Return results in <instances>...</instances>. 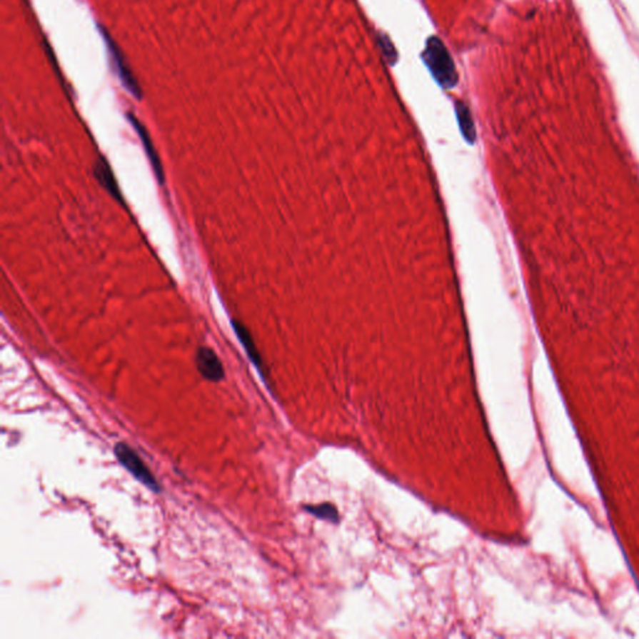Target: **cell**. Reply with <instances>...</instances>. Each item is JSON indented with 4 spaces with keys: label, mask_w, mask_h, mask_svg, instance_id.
<instances>
[{
    "label": "cell",
    "mask_w": 639,
    "mask_h": 639,
    "mask_svg": "<svg viewBox=\"0 0 639 639\" xmlns=\"http://www.w3.org/2000/svg\"><path fill=\"white\" fill-rule=\"evenodd\" d=\"M115 456L118 458V461L128 470V471L140 480L143 485H146L149 490L154 492H159V482L156 480L154 475L151 473L148 466L145 465L144 461L141 460V457L136 452L128 446L124 442H119L115 445L114 448Z\"/></svg>",
    "instance_id": "6da1fadb"
},
{
    "label": "cell",
    "mask_w": 639,
    "mask_h": 639,
    "mask_svg": "<svg viewBox=\"0 0 639 639\" xmlns=\"http://www.w3.org/2000/svg\"><path fill=\"white\" fill-rule=\"evenodd\" d=\"M101 33L104 35L105 43H106V46H108V49H109L110 56H111V59L114 61L115 69L118 71L120 80H121V83L124 85L125 89L128 90L129 93H131V95L135 96L136 99H140V98H141V89H140V85L138 84V81L135 79L134 75H133L131 70H130L129 66L126 64L124 55H123V53L118 49V46H116V44L113 41V39L110 38L109 35L105 33V30H101Z\"/></svg>",
    "instance_id": "7a4b0ae2"
},
{
    "label": "cell",
    "mask_w": 639,
    "mask_h": 639,
    "mask_svg": "<svg viewBox=\"0 0 639 639\" xmlns=\"http://www.w3.org/2000/svg\"><path fill=\"white\" fill-rule=\"evenodd\" d=\"M195 362L200 375L208 381H221L225 376L223 363L210 347H200L196 352Z\"/></svg>",
    "instance_id": "3957f363"
},
{
    "label": "cell",
    "mask_w": 639,
    "mask_h": 639,
    "mask_svg": "<svg viewBox=\"0 0 639 639\" xmlns=\"http://www.w3.org/2000/svg\"><path fill=\"white\" fill-rule=\"evenodd\" d=\"M128 118H129L130 123L133 124L134 129L136 130V133L139 134L140 139H141L143 144H144L145 151H146V154L149 156L150 163H151L153 170H154L155 175H156V178H158V181H159L160 183H163L165 173H163L161 160H160L159 155H158L156 150H155L154 143H153V140L150 138L148 130L145 129L144 125L140 123V120L135 118L134 114H128Z\"/></svg>",
    "instance_id": "277c9868"
},
{
    "label": "cell",
    "mask_w": 639,
    "mask_h": 639,
    "mask_svg": "<svg viewBox=\"0 0 639 639\" xmlns=\"http://www.w3.org/2000/svg\"><path fill=\"white\" fill-rule=\"evenodd\" d=\"M94 175L100 185L118 201H123L119 185L115 178L114 173L110 168L109 163L104 158H99L94 165Z\"/></svg>",
    "instance_id": "5b68a950"
},
{
    "label": "cell",
    "mask_w": 639,
    "mask_h": 639,
    "mask_svg": "<svg viewBox=\"0 0 639 639\" xmlns=\"http://www.w3.org/2000/svg\"><path fill=\"white\" fill-rule=\"evenodd\" d=\"M231 322H233V331L238 335L240 342L243 343L245 351L248 352V358L251 360L255 366L258 367V371L263 373V360H261V356L258 353V348L255 346V342H253L251 333L245 327L243 322L236 321V320H233Z\"/></svg>",
    "instance_id": "8992f818"
},
{
    "label": "cell",
    "mask_w": 639,
    "mask_h": 639,
    "mask_svg": "<svg viewBox=\"0 0 639 639\" xmlns=\"http://www.w3.org/2000/svg\"><path fill=\"white\" fill-rule=\"evenodd\" d=\"M306 510L318 515V518H325V520H337V510L335 507L330 505H315V507H306Z\"/></svg>",
    "instance_id": "52a82bcc"
}]
</instances>
